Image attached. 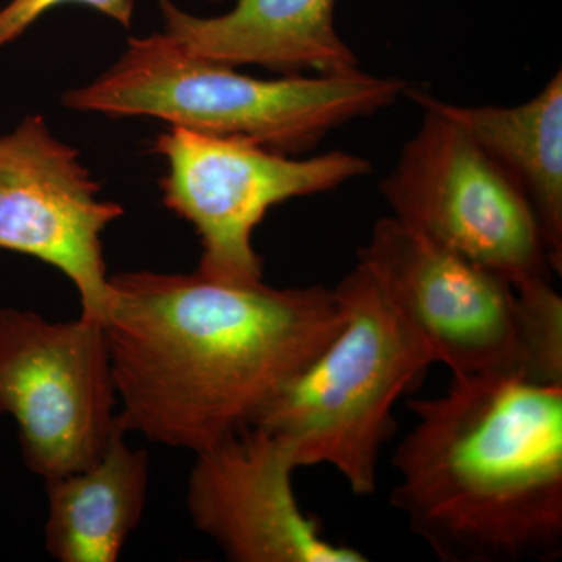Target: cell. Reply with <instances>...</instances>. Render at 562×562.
<instances>
[{
    "instance_id": "277c9868",
    "label": "cell",
    "mask_w": 562,
    "mask_h": 562,
    "mask_svg": "<svg viewBox=\"0 0 562 562\" xmlns=\"http://www.w3.org/2000/svg\"><path fill=\"white\" fill-rule=\"evenodd\" d=\"M430 364L457 379L562 384V297L552 280L517 288L395 217L358 251Z\"/></svg>"
},
{
    "instance_id": "7a4b0ae2",
    "label": "cell",
    "mask_w": 562,
    "mask_h": 562,
    "mask_svg": "<svg viewBox=\"0 0 562 562\" xmlns=\"http://www.w3.org/2000/svg\"><path fill=\"white\" fill-rule=\"evenodd\" d=\"M392 508L443 562L557 561L562 554V384L452 376L408 402Z\"/></svg>"
},
{
    "instance_id": "4fadbf2b",
    "label": "cell",
    "mask_w": 562,
    "mask_h": 562,
    "mask_svg": "<svg viewBox=\"0 0 562 562\" xmlns=\"http://www.w3.org/2000/svg\"><path fill=\"white\" fill-rule=\"evenodd\" d=\"M117 428L88 468L46 482V549L60 562H116L143 519L149 457Z\"/></svg>"
},
{
    "instance_id": "ba28073f",
    "label": "cell",
    "mask_w": 562,
    "mask_h": 562,
    "mask_svg": "<svg viewBox=\"0 0 562 562\" xmlns=\"http://www.w3.org/2000/svg\"><path fill=\"white\" fill-rule=\"evenodd\" d=\"M0 416L44 482L88 468L121 427L102 322L0 308Z\"/></svg>"
},
{
    "instance_id": "52a82bcc",
    "label": "cell",
    "mask_w": 562,
    "mask_h": 562,
    "mask_svg": "<svg viewBox=\"0 0 562 562\" xmlns=\"http://www.w3.org/2000/svg\"><path fill=\"white\" fill-rule=\"evenodd\" d=\"M419 131L380 183L392 217L512 280H552L535 211L464 128L424 110Z\"/></svg>"
},
{
    "instance_id": "6da1fadb",
    "label": "cell",
    "mask_w": 562,
    "mask_h": 562,
    "mask_svg": "<svg viewBox=\"0 0 562 562\" xmlns=\"http://www.w3.org/2000/svg\"><path fill=\"white\" fill-rule=\"evenodd\" d=\"M127 432L190 450L255 427L335 338V288L224 283L198 271L110 277L102 314Z\"/></svg>"
},
{
    "instance_id": "30bf717a",
    "label": "cell",
    "mask_w": 562,
    "mask_h": 562,
    "mask_svg": "<svg viewBox=\"0 0 562 562\" xmlns=\"http://www.w3.org/2000/svg\"><path fill=\"white\" fill-rule=\"evenodd\" d=\"M187 508L194 527L233 562H366L364 553L325 538L295 497L290 447L261 427L194 453Z\"/></svg>"
},
{
    "instance_id": "8992f818",
    "label": "cell",
    "mask_w": 562,
    "mask_h": 562,
    "mask_svg": "<svg viewBox=\"0 0 562 562\" xmlns=\"http://www.w3.org/2000/svg\"><path fill=\"white\" fill-rule=\"evenodd\" d=\"M154 149L168 165L162 203L190 222L201 239L198 272L224 283L262 281L254 233L269 210L335 191L372 171L371 162L349 151L299 158L177 125L155 139Z\"/></svg>"
},
{
    "instance_id": "9c48e42d",
    "label": "cell",
    "mask_w": 562,
    "mask_h": 562,
    "mask_svg": "<svg viewBox=\"0 0 562 562\" xmlns=\"http://www.w3.org/2000/svg\"><path fill=\"white\" fill-rule=\"evenodd\" d=\"M120 203L101 187L40 114L0 136V249L46 262L80 295V316L101 321L110 276L103 232L120 220Z\"/></svg>"
},
{
    "instance_id": "5bb4252c",
    "label": "cell",
    "mask_w": 562,
    "mask_h": 562,
    "mask_svg": "<svg viewBox=\"0 0 562 562\" xmlns=\"http://www.w3.org/2000/svg\"><path fill=\"white\" fill-rule=\"evenodd\" d=\"M66 3L90 7L116 21L124 29H131L135 2L133 0H10L0 10V49L20 38L33 22L43 14Z\"/></svg>"
},
{
    "instance_id": "5b68a950",
    "label": "cell",
    "mask_w": 562,
    "mask_h": 562,
    "mask_svg": "<svg viewBox=\"0 0 562 562\" xmlns=\"http://www.w3.org/2000/svg\"><path fill=\"white\" fill-rule=\"evenodd\" d=\"M335 292L341 328L255 427L283 439L299 469L328 465L366 497L376 491L380 454L397 430L395 403L430 361L360 261Z\"/></svg>"
},
{
    "instance_id": "7c38bea8",
    "label": "cell",
    "mask_w": 562,
    "mask_h": 562,
    "mask_svg": "<svg viewBox=\"0 0 562 562\" xmlns=\"http://www.w3.org/2000/svg\"><path fill=\"white\" fill-rule=\"evenodd\" d=\"M422 110L460 124L516 184L541 227L553 271L562 272V70L535 98L514 106L458 105L409 88Z\"/></svg>"
},
{
    "instance_id": "8fae6325",
    "label": "cell",
    "mask_w": 562,
    "mask_h": 562,
    "mask_svg": "<svg viewBox=\"0 0 562 562\" xmlns=\"http://www.w3.org/2000/svg\"><path fill=\"white\" fill-rule=\"evenodd\" d=\"M165 33L209 60L254 65L281 76H346L360 60L336 31V0H235L228 13L198 16L157 0Z\"/></svg>"
},
{
    "instance_id": "3957f363",
    "label": "cell",
    "mask_w": 562,
    "mask_h": 562,
    "mask_svg": "<svg viewBox=\"0 0 562 562\" xmlns=\"http://www.w3.org/2000/svg\"><path fill=\"white\" fill-rule=\"evenodd\" d=\"M409 88L406 80L361 69L257 79L157 32L128 40L117 61L87 87L66 92L63 105L110 117H155L297 157L347 122L394 105Z\"/></svg>"
}]
</instances>
